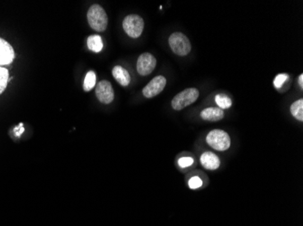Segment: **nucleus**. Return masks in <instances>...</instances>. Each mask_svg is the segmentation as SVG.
Returning a JSON list of instances; mask_svg holds the SVG:
<instances>
[{
    "label": "nucleus",
    "mask_w": 303,
    "mask_h": 226,
    "mask_svg": "<svg viewBox=\"0 0 303 226\" xmlns=\"http://www.w3.org/2000/svg\"><path fill=\"white\" fill-rule=\"evenodd\" d=\"M88 21L89 26L95 31H105L108 25V18L105 9L100 5L91 6L88 12Z\"/></svg>",
    "instance_id": "f257e3e1"
},
{
    "label": "nucleus",
    "mask_w": 303,
    "mask_h": 226,
    "mask_svg": "<svg viewBox=\"0 0 303 226\" xmlns=\"http://www.w3.org/2000/svg\"><path fill=\"white\" fill-rule=\"evenodd\" d=\"M199 97V90L195 88H188L175 95L172 99V107L175 110H182L196 101Z\"/></svg>",
    "instance_id": "f03ea898"
},
{
    "label": "nucleus",
    "mask_w": 303,
    "mask_h": 226,
    "mask_svg": "<svg viewBox=\"0 0 303 226\" xmlns=\"http://www.w3.org/2000/svg\"><path fill=\"white\" fill-rule=\"evenodd\" d=\"M207 144L218 151H225L230 148L231 139L228 133L221 130H213L208 133Z\"/></svg>",
    "instance_id": "7ed1b4c3"
},
{
    "label": "nucleus",
    "mask_w": 303,
    "mask_h": 226,
    "mask_svg": "<svg viewBox=\"0 0 303 226\" xmlns=\"http://www.w3.org/2000/svg\"><path fill=\"white\" fill-rule=\"evenodd\" d=\"M168 42L172 51L180 56L187 55L192 49V45L187 36L180 32L172 34Z\"/></svg>",
    "instance_id": "20e7f679"
},
{
    "label": "nucleus",
    "mask_w": 303,
    "mask_h": 226,
    "mask_svg": "<svg viewBox=\"0 0 303 226\" xmlns=\"http://www.w3.org/2000/svg\"><path fill=\"white\" fill-rule=\"evenodd\" d=\"M123 28L130 37L138 38L142 35L144 28L143 19L138 15H129L124 18Z\"/></svg>",
    "instance_id": "39448f33"
},
{
    "label": "nucleus",
    "mask_w": 303,
    "mask_h": 226,
    "mask_svg": "<svg viewBox=\"0 0 303 226\" xmlns=\"http://www.w3.org/2000/svg\"><path fill=\"white\" fill-rule=\"evenodd\" d=\"M157 66V59L150 53H143L137 60V72L140 75H149Z\"/></svg>",
    "instance_id": "423d86ee"
},
{
    "label": "nucleus",
    "mask_w": 303,
    "mask_h": 226,
    "mask_svg": "<svg viewBox=\"0 0 303 226\" xmlns=\"http://www.w3.org/2000/svg\"><path fill=\"white\" fill-rule=\"evenodd\" d=\"M96 95L98 100L104 104L111 103L115 98V92L112 84L106 80L98 82L96 88Z\"/></svg>",
    "instance_id": "0eeeda50"
},
{
    "label": "nucleus",
    "mask_w": 303,
    "mask_h": 226,
    "mask_svg": "<svg viewBox=\"0 0 303 226\" xmlns=\"http://www.w3.org/2000/svg\"><path fill=\"white\" fill-rule=\"evenodd\" d=\"M166 85V77L157 76L154 78L143 89H142V94L148 99H151L153 97H156L163 91Z\"/></svg>",
    "instance_id": "6e6552de"
},
{
    "label": "nucleus",
    "mask_w": 303,
    "mask_h": 226,
    "mask_svg": "<svg viewBox=\"0 0 303 226\" xmlns=\"http://www.w3.org/2000/svg\"><path fill=\"white\" fill-rule=\"evenodd\" d=\"M15 51L8 41L0 37V66L9 65L14 61Z\"/></svg>",
    "instance_id": "1a4fd4ad"
},
{
    "label": "nucleus",
    "mask_w": 303,
    "mask_h": 226,
    "mask_svg": "<svg viewBox=\"0 0 303 226\" xmlns=\"http://www.w3.org/2000/svg\"><path fill=\"white\" fill-rule=\"evenodd\" d=\"M201 164L208 170H215L220 167V158L214 153L204 152L201 156Z\"/></svg>",
    "instance_id": "9d476101"
},
{
    "label": "nucleus",
    "mask_w": 303,
    "mask_h": 226,
    "mask_svg": "<svg viewBox=\"0 0 303 226\" xmlns=\"http://www.w3.org/2000/svg\"><path fill=\"white\" fill-rule=\"evenodd\" d=\"M224 117V112L223 110L220 108H204L201 112V118L203 121L207 122H219L222 120Z\"/></svg>",
    "instance_id": "9b49d317"
},
{
    "label": "nucleus",
    "mask_w": 303,
    "mask_h": 226,
    "mask_svg": "<svg viewBox=\"0 0 303 226\" xmlns=\"http://www.w3.org/2000/svg\"><path fill=\"white\" fill-rule=\"evenodd\" d=\"M112 73H113V76L115 78V81L122 86H124V87L128 86L129 83L131 82V76H130L129 72L122 66H119V65L115 66L113 68Z\"/></svg>",
    "instance_id": "f8f14e48"
},
{
    "label": "nucleus",
    "mask_w": 303,
    "mask_h": 226,
    "mask_svg": "<svg viewBox=\"0 0 303 226\" xmlns=\"http://www.w3.org/2000/svg\"><path fill=\"white\" fill-rule=\"evenodd\" d=\"M103 46L104 45H103L101 36L94 35V36H90L88 37V47L90 51L95 52V53H99L103 49Z\"/></svg>",
    "instance_id": "ddd939ff"
},
{
    "label": "nucleus",
    "mask_w": 303,
    "mask_h": 226,
    "mask_svg": "<svg viewBox=\"0 0 303 226\" xmlns=\"http://www.w3.org/2000/svg\"><path fill=\"white\" fill-rule=\"evenodd\" d=\"M290 112L295 119L303 122V99H299L291 104Z\"/></svg>",
    "instance_id": "4468645a"
},
{
    "label": "nucleus",
    "mask_w": 303,
    "mask_h": 226,
    "mask_svg": "<svg viewBox=\"0 0 303 226\" xmlns=\"http://www.w3.org/2000/svg\"><path fill=\"white\" fill-rule=\"evenodd\" d=\"M97 82V75L94 71H89L86 75L85 81H84V90L85 91H90L93 88L96 86Z\"/></svg>",
    "instance_id": "2eb2a0df"
},
{
    "label": "nucleus",
    "mask_w": 303,
    "mask_h": 226,
    "mask_svg": "<svg viewBox=\"0 0 303 226\" xmlns=\"http://www.w3.org/2000/svg\"><path fill=\"white\" fill-rule=\"evenodd\" d=\"M10 79V72L7 68L0 66V95L6 90Z\"/></svg>",
    "instance_id": "dca6fc26"
},
{
    "label": "nucleus",
    "mask_w": 303,
    "mask_h": 226,
    "mask_svg": "<svg viewBox=\"0 0 303 226\" xmlns=\"http://www.w3.org/2000/svg\"><path fill=\"white\" fill-rule=\"evenodd\" d=\"M216 104L218 105L219 108H221L222 110L226 108H231L233 101L232 99L224 94H218L215 97Z\"/></svg>",
    "instance_id": "f3484780"
},
{
    "label": "nucleus",
    "mask_w": 303,
    "mask_h": 226,
    "mask_svg": "<svg viewBox=\"0 0 303 226\" xmlns=\"http://www.w3.org/2000/svg\"><path fill=\"white\" fill-rule=\"evenodd\" d=\"M288 79H289L288 74H285V73L278 74V75L275 77L274 81H273L274 87H275L276 89H280V88H281V86L284 84L285 81H287Z\"/></svg>",
    "instance_id": "a211bd4d"
},
{
    "label": "nucleus",
    "mask_w": 303,
    "mask_h": 226,
    "mask_svg": "<svg viewBox=\"0 0 303 226\" xmlns=\"http://www.w3.org/2000/svg\"><path fill=\"white\" fill-rule=\"evenodd\" d=\"M189 187L191 189H197L202 185V181L198 176H193L188 182Z\"/></svg>",
    "instance_id": "6ab92c4d"
},
{
    "label": "nucleus",
    "mask_w": 303,
    "mask_h": 226,
    "mask_svg": "<svg viewBox=\"0 0 303 226\" xmlns=\"http://www.w3.org/2000/svg\"><path fill=\"white\" fill-rule=\"evenodd\" d=\"M178 164L181 167H188L190 166H192L193 164V159L192 158H188V157H185V158H180Z\"/></svg>",
    "instance_id": "aec40b11"
},
{
    "label": "nucleus",
    "mask_w": 303,
    "mask_h": 226,
    "mask_svg": "<svg viewBox=\"0 0 303 226\" xmlns=\"http://www.w3.org/2000/svg\"><path fill=\"white\" fill-rule=\"evenodd\" d=\"M298 84H299V86H300V88H301V89H302V88H303V74H302V73H301V74H300V75H299V76H298Z\"/></svg>",
    "instance_id": "412c9836"
}]
</instances>
